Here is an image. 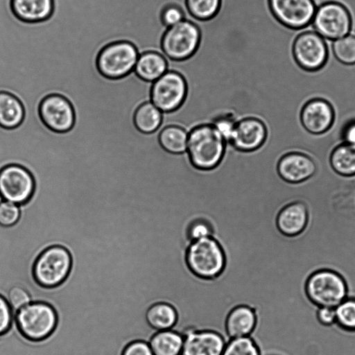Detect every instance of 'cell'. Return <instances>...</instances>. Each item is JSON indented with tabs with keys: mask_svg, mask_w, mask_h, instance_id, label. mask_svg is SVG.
Listing matches in <instances>:
<instances>
[{
	"mask_svg": "<svg viewBox=\"0 0 355 355\" xmlns=\"http://www.w3.org/2000/svg\"><path fill=\"white\" fill-rule=\"evenodd\" d=\"M254 311L245 306H239L234 309L229 314L226 329L231 339L248 336L255 325Z\"/></svg>",
	"mask_w": 355,
	"mask_h": 355,
	"instance_id": "obj_21",
	"label": "cell"
},
{
	"mask_svg": "<svg viewBox=\"0 0 355 355\" xmlns=\"http://www.w3.org/2000/svg\"><path fill=\"white\" fill-rule=\"evenodd\" d=\"M220 0H186L189 14L198 19L213 17L219 9Z\"/></svg>",
	"mask_w": 355,
	"mask_h": 355,
	"instance_id": "obj_29",
	"label": "cell"
},
{
	"mask_svg": "<svg viewBox=\"0 0 355 355\" xmlns=\"http://www.w3.org/2000/svg\"><path fill=\"white\" fill-rule=\"evenodd\" d=\"M225 141L211 124L201 125L188 134L187 152L192 164L200 169H211L221 160Z\"/></svg>",
	"mask_w": 355,
	"mask_h": 355,
	"instance_id": "obj_1",
	"label": "cell"
},
{
	"mask_svg": "<svg viewBox=\"0 0 355 355\" xmlns=\"http://www.w3.org/2000/svg\"><path fill=\"white\" fill-rule=\"evenodd\" d=\"M186 94L183 77L177 72L167 71L153 83L150 101L162 112H169L182 105Z\"/></svg>",
	"mask_w": 355,
	"mask_h": 355,
	"instance_id": "obj_10",
	"label": "cell"
},
{
	"mask_svg": "<svg viewBox=\"0 0 355 355\" xmlns=\"http://www.w3.org/2000/svg\"><path fill=\"white\" fill-rule=\"evenodd\" d=\"M199 42L198 28L184 19L165 31L161 44L162 55L173 60H184L194 53Z\"/></svg>",
	"mask_w": 355,
	"mask_h": 355,
	"instance_id": "obj_8",
	"label": "cell"
},
{
	"mask_svg": "<svg viewBox=\"0 0 355 355\" xmlns=\"http://www.w3.org/2000/svg\"><path fill=\"white\" fill-rule=\"evenodd\" d=\"M293 60L306 71H317L326 64L329 50L324 39L315 31L297 35L291 45Z\"/></svg>",
	"mask_w": 355,
	"mask_h": 355,
	"instance_id": "obj_7",
	"label": "cell"
},
{
	"mask_svg": "<svg viewBox=\"0 0 355 355\" xmlns=\"http://www.w3.org/2000/svg\"><path fill=\"white\" fill-rule=\"evenodd\" d=\"M122 355H154L148 343L135 341L126 346Z\"/></svg>",
	"mask_w": 355,
	"mask_h": 355,
	"instance_id": "obj_38",
	"label": "cell"
},
{
	"mask_svg": "<svg viewBox=\"0 0 355 355\" xmlns=\"http://www.w3.org/2000/svg\"><path fill=\"white\" fill-rule=\"evenodd\" d=\"M34 188L33 178L25 168L10 164L0 171V196L3 200L22 205L31 198Z\"/></svg>",
	"mask_w": 355,
	"mask_h": 355,
	"instance_id": "obj_11",
	"label": "cell"
},
{
	"mask_svg": "<svg viewBox=\"0 0 355 355\" xmlns=\"http://www.w3.org/2000/svg\"><path fill=\"white\" fill-rule=\"evenodd\" d=\"M161 20L163 25L168 28L184 20V15L182 9L178 6L168 5L163 10Z\"/></svg>",
	"mask_w": 355,
	"mask_h": 355,
	"instance_id": "obj_34",
	"label": "cell"
},
{
	"mask_svg": "<svg viewBox=\"0 0 355 355\" xmlns=\"http://www.w3.org/2000/svg\"><path fill=\"white\" fill-rule=\"evenodd\" d=\"M335 309L338 324L345 329H355V300L346 299Z\"/></svg>",
	"mask_w": 355,
	"mask_h": 355,
	"instance_id": "obj_31",
	"label": "cell"
},
{
	"mask_svg": "<svg viewBox=\"0 0 355 355\" xmlns=\"http://www.w3.org/2000/svg\"><path fill=\"white\" fill-rule=\"evenodd\" d=\"M183 338L181 355H222L226 345L213 331H189Z\"/></svg>",
	"mask_w": 355,
	"mask_h": 355,
	"instance_id": "obj_16",
	"label": "cell"
},
{
	"mask_svg": "<svg viewBox=\"0 0 355 355\" xmlns=\"http://www.w3.org/2000/svg\"><path fill=\"white\" fill-rule=\"evenodd\" d=\"M14 319V312L8 301L0 295V336L10 327Z\"/></svg>",
	"mask_w": 355,
	"mask_h": 355,
	"instance_id": "obj_35",
	"label": "cell"
},
{
	"mask_svg": "<svg viewBox=\"0 0 355 355\" xmlns=\"http://www.w3.org/2000/svg\"><path fill=\"white\" fill-rule=\"evenodd\" d=\"M162 113L151 101L146 102L135 111V124L142 132H154L162 124Z\"/></svg>",
	"mask_w": 355,
	"mask_h": 355,
	"instance_id": "obj_25",
	"label": "cell"
},
{
	"mask_svg": "<svg viewBox=\"0 0 355 355\" xmlns=\"http://www.w3.org/2000/svg\"><path fill=\"white\" fill-rule=\"evenodd\" d=\"M6 300L14 313L32 302L28 291L19 286H15L8 291Z\"/></svg>",
	"mask_w": 355,
	"mask_h": 355,
	"instance_id": "obj_32",
	"label": "cell"
},
{
	"mask_svg": "<svg viewBox=\"0 0 355 355\" xmlns=\"http://www.w3.org/2000/svg\"><path fill=\"white\" fill-rule=\"evenodd\" d=\"M300 122L303 128L312 135L327 132L335 121L334 108L322 98H313L306 101L300 111Z\"/></svg>",
	"mask_w": 355,
	"mask_h": 355,
	"instance_id": "obj_15",
	"label": "cell"
},
{
	"mask_svg": "<svg viewBox=\"0 0 355 355\" xmlns=\"http://www.w3.org/2000/svg\"><path fill=\"white\" fill-rule=\"evenodd\" d=\"M188 234L189 239L193 242V241L210 236L211 229L207 223L197 220L191 225Z\"/></svg>",
	"mask_w": 355,
	"mask_h": 355,
	"instance_id": "obj_37",
	"label": "cell"
},
{
	"mask_svg": "<svg viewBox=\"0 0 355 355\" xmlns=\"http://www.w3.org/2000/svg\"><path fill=\"white\" fill-rule=\"evenodd\" d=\"M344 143L355 147V120L349 122L343 131Z\"/></svg>",
	"mask_w": 355,
	"mask_h": 355,
	"instance_id": "obj_40",
	"label": "cell"
},
{
	"mask_svg": "<svg viewBox=\"0 0 355 355\" xmlns=\"http://www.w3.org/2000/svg\"><path fill=\"white\" fill-rule=\"evenodd\" d=\"M306 293L318 306L336 308L347 299V287L343 278L329 270L313 274L306 283Z\"/></svg>",
	"mask_w": 355,
	"mask_h": 355,
	"instance_id": "obj_9",
	"label": "cell"
},
{
	"mask_svg": "<svg viewBox=\"0 0 355 355\" xmlns=\"http://www.w3.org/2000/svg\"><path fill=\"white\" fill-rule=\"evenodd\" d=\"M14 319L21 334L27 339L42 340L53 331L57 315L51 306L31 302L14 313Z\"/></svg>",
	"mask_w": 355,
	"mask_h": 355,
	"instance_id": "obj_2",
	"label": "cell"
},
{
	"mask_svg": "<svg viewBox=\"0 0 355 355\" xmlns=\"http://www.w3.org/2000/svg\"><path fill=\"white\" fill-rule=\"evenodd\" d=\"M236 123L230 116H221L216 118L211 125L219 131L225 141H230Z\"/></svg>",
	"mask_w": 355,
	"mask_h": 355,
	"instance_id": "obj_36",
	"label": "cell"
},
{
	"mask_svg": "<svg viewBox=\"0 0 355 355\" xmlns=\"http://www.w3.org/2000/svg\"><path fill=\"white\" fill-rule=\"evenodd\" d=\"M317 316L318 320L324 325H332L337 322L335 308L320 306L318 309Z\"/></svg>",
	"mask_w": 355,
	"mask_h": 355,
	"instance_id": "obj_39",
	"label": "cell"
},
{
	"mask_svg": "<svg viewBox=\"0 0 355 355\" xmlns=\"http://www.w3.org/2000/svg\"><path fill=\"white\" fill-rule=\"evenodd\" d=\"M276 19L288 30H298L312 22L316 5L314 0H269Z\"/></svg>",
	"mask_w": 355,
	"mask_h": 355,
	"instance_id": "obj_12",
	"label": "cell"
},
{
	"mask_svg": "<svg viewBox=\"0 0 355 355\" xmlns=\"http://www.w3.org/2000/svg\"><path fill=\"white\" fill-rule=\"evenodd\" d=\"M188 133L182 128L168 125L159 130V141L162 147L171 153L187 151Z\"/></svg>",
	"mask_w": 355,
	"mask_h": 355,
	"instance_id": "obj_26",
	"label": "cell"
},
{
	"mask_svg": "<svg viewBox=\"0 0 355 355\" xmlns=\"http://www.w3.org/2000/svg\"><path fill=\"white\" fill-rule=\"evenodd\" d=\"M148 324L157 331L171 329L177 321L175 310L169 304L157 303L147 311Z\"/></svg>",
	"mask_w": 355,
	"mask_h": 355,
	"instance_id": "obj_27",
	"label": "cell"
},
{
	"mask_svg": "<svg viewBox=\"0 0 355 355\" xmlns=\"http://www.w3.org/2000/svg\"><path fill=\"white\" fill-rule=\"evenodd\" d=\"M311 23L315 31L324 39L334 41L349 33L352 17L343 3L327 1L316 8Z\"/></svg>",
	"mask_w": 355,
	"mask_h": 355,
	"instance_id": "obj_4",
	"label": "cell"
},
{
	"mask_svg": "<svg viewBox=\"0 0 355 355\" xmlns=\"http://www.w3.org/2000/svg\"><path fill=\"white\" fill-rule=\"evenodd\" d=\"M332 51L340 63L345 65L355 64V35L349 33L334 40Z\"/></svg>",
	"mask_w": 355,
	"mask_h": 355,
	"instance_id": "obj_28",
	"label": "cell"
},
{
	"mask_svg": "<svg viewBox=\"0 0 355 355\" xmlns=\"http://www.w3.org/2000/svg\"><path fill=\"white\" fill-rule=\"evenodd\" d=\"M187 262L194 274L210 279L220 273L225 257L219 244L207 236L191 243L187 252Z\"/></svg>",
	"mask_w": 355,
	"mask_h": 355,
	"instance_id": "obj_5",
	"label": "cell"
},
{
	"mask_svg": "<svg viewBox=\"0 0 355 355\" xmlns=\"http://www.w3.org/2000/svg\"><path fill=\"white\" fill-rule=\"evenodd\" d=\"M183 341L182 336L169 329L157 332L148 344L154 355H181Z\"/></svg>",
	"mask_w": 355,
	"mask_h": 355,
	"instance_id": "obj_24",
	"label": "cell"
},
{
	"mask_svg": "<svg viewBox=\"0 0 355 355\" xmlns=\"http://www.w3.org/2000/svg\"><path fill=\"white\" fill-rule=\"evenodd\" d=\"M39 112L42 122L55 132L70 130L74 123V112L64 97L53 94L44 97L40 105Z\"/></svg>",
	"mask_w": 355,
	"mask_h": 355,
	"instance_id": "obj_13",
	"label": "cell"
},
{
	"mask_svg": "<svg viewBox=\"0 0 355 355\" xmlns=\"http://www.w3.org/2000/svg\"><path fill=\"white\" fill-rule=\"evenodd\" d=\"M135 46L120 41L105 46L98 53L97 67L105 77L117 79L134 70L139 58Z\"/></svg>",
	"mask_w": 355,
	"mask_h": 355,
	"instance_id": "obj_6",
	"label": "cell"
},
{
	"mask_svg": "<svg viewBox=\"0 0 355 355\" xmlns=\"http://www.w3.org/2000/svg\"><path fill=\"white\" fill-rule=\"evenodd\" d=\"M266 130L264 124L254 118L243 119L236 123L230 141L236 149L251 151L264 141Z\"/></svg>",
	"mask_w": 355,
	"mask_h": 355,
	"instance_id": "obj_17",
	"label": "cell"
},
{
	"mask_svg": "<svg viewBox=\"0 0 355 355\" xmlns=\"http://www.w3.org/2000/svg\"><path fill=\"white\" fill-rule=\"evenodd\" d=\"M277 171L285 182L296 184L313 177L317 171V165L308 154L289 150L280 157Z\"/></svg>",
	"mask_w": 355,
	"mask_h": 355,
	"instance_id": "obj_14",
	"label": "cell"
},
{
	"mask_svg": "<svg viewBox=\"0 0 355 355\" xmlns=\"http://www.w3.org/2000/svg\"><path fill=\"white\" fill-rule=\"evenodd\" d=\"M19 216L18 205L3 200L0 202V225L12 226L18 221Z\"/></svg>",
	"mask_w": 355,
	"mask_h": 355,
	"instance_id": "obj_33",
	"label": "cell"
},
{
	"mask_svg": "<svg viewBox=\"0 0 355 355\" xmlns=\"http://www.w3.org/2000/svg\"><path fill=\"white\" fill-rule=\"evenodd\" d=\"M309 209V205L302 200L290 202L278 214L277 224L279 230L286 235L300 234L306 225Z\"/></svg>",
	"mask_w": 355,
	"mask_h": 355,
	"instance_id": "obj_18",
	"label": "cell"
},
{
	"mask_svg": "<svg viewBox=\"0 0 355 355\" xmlns=\"http://www.w3.org/2000/svg\"><path fill=\"white\" fill-rule=\"evenodd\" d=\"M10 8L17 18L35 23L48 19L53 10V0H10Z\"/></svg>",
	"mask_w": 355,
	"mask_h": 355,
	"instance_id": "obj_19",
	"label": "cell"
},
{
	"mask_svg": "<svg viewBox=\"0 0 355 355\" xmlns=\"http://www.w3.org/2000/svg\"><path fill=\"white\" fill-rule=\"evenodd\" d=\"M141 79L154 82L168 71L165 57L157 52H146L139 55L134 69Z\"/></svg>",
	"mask_w": 355,
	"mask_h": 355,
	"instance_id": "obj_20",
	"label": "cell"
},
{
	"mask_svg": "<svg viewBox=\"0 0 355 355\" xmlns=\"http://www.w3.org/2000/svg\"><path fill=\"white\" fill-rule=\"evenodd\" d=\"M71 267V257L63 247L53 245L44 250L37 258L33 268L36 282L42 286L55 287L62 283Z\"/></svg>",
	"mask_w": 355,
	"mask_h": 355,
	"instance_id": "obj_3",
	"label": "cell"
},
{
	"mask_svg": "<svg viewBox=\"0 0 355 355\" xmlns=\"http://www.w3.org/2000/svg\"><path fill=\"white\" fill-rule=\"evenodd\" d=\"M24 116L21 101L14 95L0 92V126L12 129L19 125Z\"/></svg>",
	"mask_w": 355,
	"mask_h": 355,
	"instance_id": "obj_22",
	"label": "cell"
},
{
	"mask_svg": "<svg viewBox=\"0 0 355 355\" xmlns=\"http://www.w3.org/2000/svg\"><path fill=\"white\" fill-rule=\"evenodd\" d=\"M329 163L333 171L344 177L355 175V147L342 143L331 151Z\"/></svg>",
	"mask_w": 355,
	"mask_h": 355,
	"instance_id": "obj_23",
	"label": "cell"
},
{
	"mask_svg": "<svg viewBox=\"0 0 355 355\" xmlns=\"http://www.w3.org/2000/svg\"><path fill=\"white\" fill-rule=\"evenodd\" d=\"M222 355H260L254 342L243 336L232 339L225 347Z\"/></svg>",
	"mask_w": 355,
	"mask_h": 355,
	"instance_id": "obj_30",
	"label": "cell"
}]
</instances>
